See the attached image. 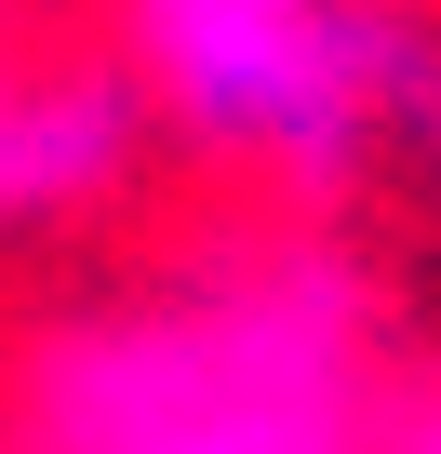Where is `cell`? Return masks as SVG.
Returning <instances> with one entry per match:
<instances>
[{"label": "cell", "instance_id": "obj_4", "mask_svg": "<svg viewBox=\"0 0 441 454\" xmlns=\"http://www.w3.org/2000/svg\"><path fill=\"white\" fill-rule=\"evenodd\" d=\"M374 454H441V387H414V401H388V441Z\"/></svg>", "mask_w": 441, "mask_h": 454}, {"label": "cell", "instance_id": "obj_3", "mask_svg": "<svg viewBox=\"0 0 441 454\" xmlns=\"http://www.w3.org/2000/svg\"><path fill=\"white\" fill-rule=\"evenodd\" d=\"M147 160H161V121L121 54H54V67L0 54V254L41 227L121 214Z\"/></svg>", "mask_w": 441, "mask_h": 454}, {"label": "cell", "instance_id": "obj_1", "mask_svg": "<svg viewBox=\"0 0 441 454\" xmlns=\"http://www.w3.org/2000/svg\"><path fill=\"white\" fill-rule=\"evenodd\" d=\"M388 401V294L335 227H214L14 361L28 454H374Z\"/></svg>", "mask_w": 441, "mask_h": 454}, {"label": "cell", "instance_id": "obj_2", "mask_svg": "<svg viewBox=\"0 0 441 454\" xmlns=\"http://www.w3.org/2000/svg\"><path fill=\"white\" fill-rule=\"evenodd\" d=\"M121 67L174 160L335 214L441 187V14L428 0H107Z\"/></svg>", "mask_w": 441, "mask_h": 454}]
</instances>
